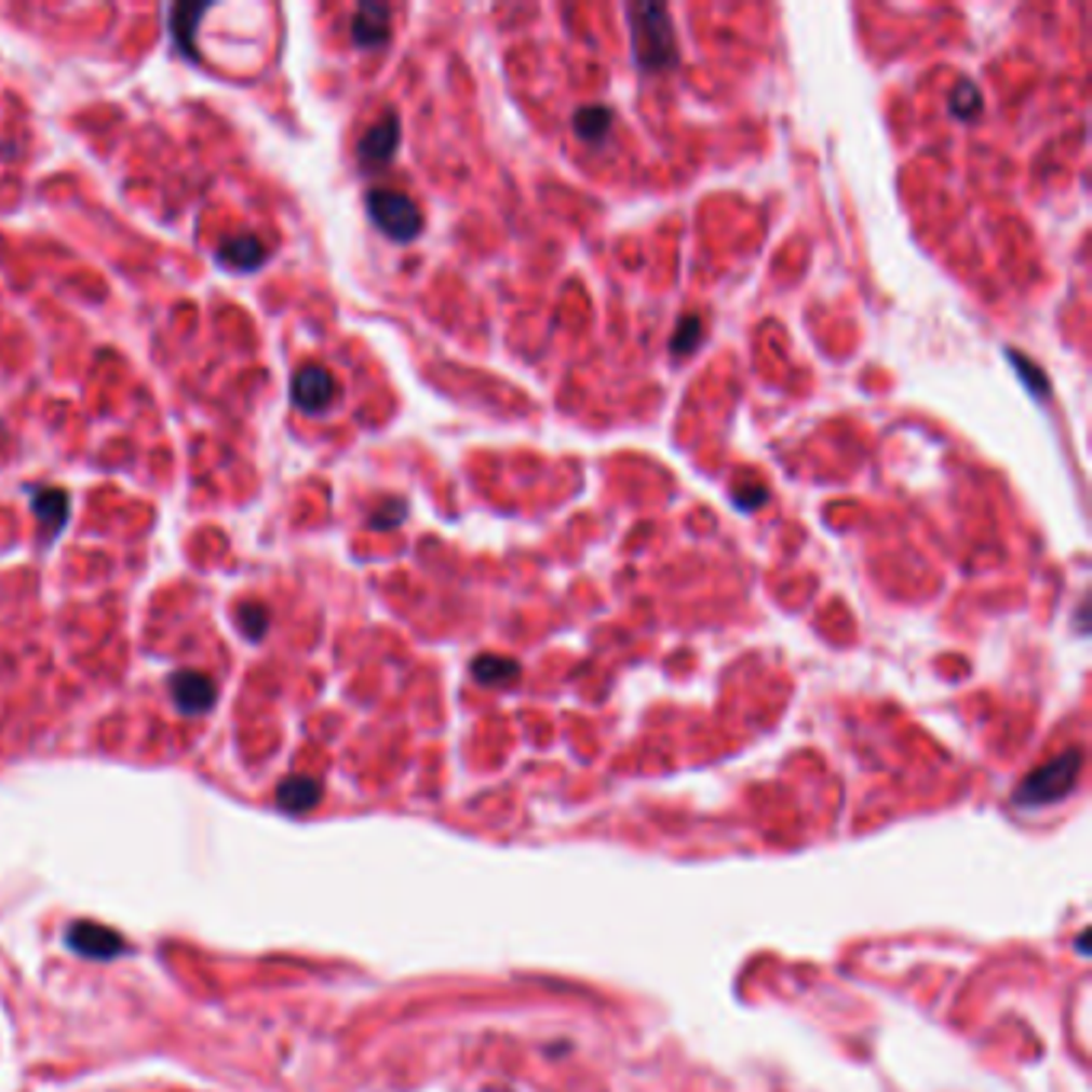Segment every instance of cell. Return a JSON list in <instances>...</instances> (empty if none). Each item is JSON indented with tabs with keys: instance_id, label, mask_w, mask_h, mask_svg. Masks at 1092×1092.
Segmentation results:
<instances>
[{
	"instance_id": "cell-16",
	"label": "cell",
	"mask_w": 1092,
	"mask_h": 1092,
	"mask_svg": "<svg viewBox=\"0 0 1092 1092\" xmlns=\"http://www.w3.org/2000/svg\"><path fill=\"white\" fill-rule=\"evenodd\" d=\"M378 513H381V516H375L372 526H375V529H391V526H397V523L404 520V503H401V500H391V503H385Z\"/></svg>"
},
{
	"instance_id": "cell-15",
	"label": "cell",
	"mask_w": 1092,
	"mask_h": 1092,
	"mask_svg": "<svg viewBox=\"0 0 1092 1092\" xmlns=\"http://www.w3.org/2000/svg\"><path fill=\"white\" fill-rule=\"evenodd\" d=\"M241 625L251 637H260L267 632V609L257 606V603H244L241 606Z\"/></svg>"
},
{
	"instance_id": "cell-10",
	"label": "cell",
	"mask_w": 1092,
	"mask_h": 1092,
	"mask_svg": "<svg viewBox=\"0 0 1092 1092\" xmlns=\"http://www.w3.org/2000/svg\"><path fill=\"white\" fill-rule=\"evenodd\" d=\"M474 679H481L484 686H500V683H513L520 676V663L497 657V653H484L471 663Z\"/></svg>"
},
{
	"instance_id": "cell-17",
	"label": "cell",
	"mask_w": 1092,
	"mask_h": 1092,
	"mask_svg": "<svg viewBox=\"0 0 1092 1092\" xmlns=\"http://www.w3.org/2000/svg\"><path fill=\"white\" fill-rule=\"evenodd\" d=\"M763 500H766V490H759V487L750 490V494H737V497H733V503H737L740 510H753V507H759Z\"/></svg>"
},
{
	"instance_id": "cell-9",
	"label": "cell",
	"mask_w": 1092,
	"mask_h": 1092,
	"mask_svg": "<svg viewBox=\"0 0 1092 1092\" xmlns=\"http://www.w3.org/2000/svg\"><path fill=\"white\" fill-rule=\"evenodd\" d=\"M609 125H612V112L606 106H583L574 112V132L590 145L603 141L609 135Z\"/></svg>"
},
{
	"instance_id": "cell-11",
	"label": "cell",
	"mask_w": 1092,
	"mask_h": 1092,
	"mask_svg": "<svg viewBox=\"0 0 1092 1092\" xmlns=\"http://www.w3.org/2000/svg\"><path fill=\"white\" fill-rule=\"evenodd\" d=\"M952 112L958 116V119H965V122H971V119H978L981 112H984V96H981V87L978 84H971V81H961L958 87H955V93H952Z\"/></svg>"
},
{
	"instance_id": "cell-5",
	"label": "cell",
	"mask_w": 1092,
	"mask_h": 1092,
	"mask_svg": "<svg viewBox=\"0 0 1092 1092\" xmlns=\"http://www.w3.org/2000/svg\"><path fill=\"white\" fill-rule=\"evenodd\" d=\"M401 141V122L394 112H385L360 141V158L368 167H381L394 158V148Z\"/></svg>"
},
{
	"instance_id": "cell-2",
	"label": "cell",
	"mask_w": 1092,
	"mask_h": 1092,
	"mask_svg": "<svg viewBox=\"0 0 1092 1092\" xmlns=\"http://www.w3.org/2000/svg\"><path fill=\"white\" fill-rule=\"evenodd\" d=\"M1080 769H1083V753H1080V750H1067V753H1061L1057 759H1051V763H1044L1041 769H1035V772L1019 785L1015 801L1025 805V808L1057 801V798H1064V795L1074 788Z\"/></svg>"
},
{
	"instance_id": "cell-1",
	"label": "cell",
	"mask_w": 1092,
	"mask_h": 1092,
	"mask_svg": "<svg viewBox=\"0 0 1092 1092\" xmlns=\"http://www.w3.org/2000/svg\"><path fill=\"white\" fill-rule=\"evenodd\" d=\"M632 52L644 71H663L676 65V32L670 23V10L663 3H632Z\"/></svg>"
},
{
	"instance_id": "cell-8",
	"label": "cell",
	"mask_w": 1092,
	"mask_h": 1092,
	"mask_svg": "<svg viewBox=\"0 0 1092 1092\" xmlns=\"http://www.w3.org/2000/svg\"><path fill=\"white\" fill-rule=\"evenodd\" d=\"M218 257H221V264H228L234 270H257L264 264V244L257 238L244 234V238H234V241L221 244Z\"/></svg>"
},
{
	"instance_id": "cell-7",
	"label": "cell",
	"mask_w": 1092,
	"mask_h": 1092,
	"mask_svg": "<svg viewBox=\"0 0 1092 1092\" xmlns=\"http://www.w3.org/2000/svg\"><path fill=\"white\" fill-rule=\"evenodd\" d=\"M174 699L186 712H205L215 699V689L205 676L199 673H183L174 679Z\"/></svg>"
},
{
	"instance_id": "cell-6",
	"label": "cell",
	"mask_w": 1092,
	"mask_h": 1092,
	"mask_svg": "<svg viewBox=\"0 0 1092 1092\" xmlns=\"http://www.w3.org/2000/svg\"><path fill=\"white\" fill-rule=\"evenodd\" d=\"M391 32V10L381 3H363L353 16V39L363 49H378L388 42Z\"/></svg>"
},
{
	"instance_id": "cell-4",
	"label": "cell",
	"mask_w": 1092,
	"mask_h": 1092,
	"mask_svg": "<svg viewBox=\"0 0 1092 1092\" xmlns=\"http://www.w3.org/2000/svg\"><path fill=\"white\" fill-rule=\"evenodd\" d=\"M337 394L334 375L321 365H305L295 378H292V397L298 407L305 410H324Z\"/></svg>"
},
{
	"instance_id": "cell-13",
	"label": "cell",
	"mask_w": 1092,
	"mask_h": 1092,
	"mask_svg": "<svg viewBox=\"0 0 1092 1092\" xmlns=\"http://www.w3.org/2000/svg\"><path fill=\"white\" fill-rule=\"evenodd\" d=\"M36 513L39 520H45L52 529H58L65 523V513H68V497L58 494V490H49V494H36Z\"/></svg>"
},
{
	"instance_id": "cell-14",
	"label": "cell",
	"mask_w": 1092,
	"mask_h": 1092,
	"mask_svg": "<svg viewBox=\"0 0 1092 1092\" xmlns=\"http://www.w3.org/2000/svg\"><path fill=\"white\" fill-rule=\"evenodd\" d=\"M1009 363H1012V368H1019V375L1025 378V385H1028L1035 394H1048V378H1044L1041 368H1035V365L1028 363L1022 353H1015V350H1009Z\"/></svg>"
},
{
	"instance_id": "cell-12",
	"label": "cell",
	"mask_w": 1092,
	"mask_h": 1092,
	"mask_svg": "<svg viewBox=\"0 0 1092 1092\" xmlns=\"http://www.w3.org/2000/svg\"><path fill=\"white\" fill-rule=\"evenodd\" d=\"M702 343V318L699 314H686L679 324H676V334H673V356H689L696 347Z\"/></svg>"
},
{
	"instance_id": "cell-3",
	"label": "cell",
	"mask_w": 1092,
	"mask_h": 1092,
	"mask_svg": "<svg viewBox=\"0 0 1092 1092\" xmlns=\"http://www.w3.org/2000/svg\"><path fill=\"white\" fill-rule=\"evenodd\" d=\"M368 215L372 221L391 238V241H414L423 228V215L420 208L394 189H372L368 192Z\"/></svg>"
}]
</instances>
